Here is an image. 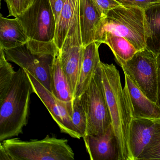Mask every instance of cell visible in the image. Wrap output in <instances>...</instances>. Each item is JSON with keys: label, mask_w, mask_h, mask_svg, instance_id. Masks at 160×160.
Wrapping results in <instances>:
<instances>
[{"label": "cell", "mask_w": 160, "mask_h": 160, "mask_svg": "<svg viewBox=\"0 0 160 160\" xmlns=\"http://www.w3.org/2000/svg\"><path fill=\"white\" fill-rule=\"evenodd\" d=\"M74 157L67 139L48 135L29 141L12 138L0 144L1 160H74Z\"/></svg>", "instance_id": "3957f363"}, {"label": "cell", "mask_w": 160, "mask_h": 160, "mask_svg": "<svg viewBox=\"0 0 160 160\" xmlns=\"http://www.w3.org/2000/svg\"><path fill=\"white\" fill-rule=\"evenodd\" d=\"M9 12V16L17 18L27 10L34 0H5Z\"/></svg>", "instance_id": "cb8c5ba5"}, {"label": "cell", "mask_w": 160, "mask_h": 160, "mask_svg": "<svg viewBox=\"0 0 160 160\" xmlns=\"http://www.w3.org/2000/svg\"><path fill=\"white\" fill-rule=\"evenodd\" d=\"M3 50L8 61L30 73L52 92L51 66L60 51L55 42L30 39L21 46Z\"/></svg>", "instance_id": "277c9868"}, {"label": "cell", "mask_w": 160, "mask_h": 160, "mask_svg": "<svg viewBox=\"0 0 160 160\" xmlns=\"http://www.w3.org/2000/svg\"><path fill=\"white\" fill-rule=\"evenodd\" d=\"M122 6L136 7L145 9L153 2L154 0H116Z\"/></svg>", "instance_id": "484cf974"}, {"label": "cell", "mask_w": 160, "mask_h": 160, "mask_svg": "<svg viewBox=\"0 0 160 160\" xmlns=\"http://www.w3.org/2000/svg\"><path fill=\"white\" fill-rule=\"evenodd\" d=\"M84 49L80 29L78 0L75 8L67 36L60 49L59 55L62 68L70 85L74 99Z\"/></svg>", "instance_id": "52a82bcc"}, {"label": "cell", "mask_w": 160, "mask_h": 160, "mask_svg": "<svg viewBox=\"0 0 160 160\" xmlns=\"http://www.w3.org/2000/svg\"><path fill=\"white\" fill-rule=\"evenodd\" d=\"M16 72L6 59L4 50L0 48V98L9 89Z\"/></svg>", "instance_id": "44dd1931"}, {"label": "cell", "mask_w": 160, "mask_h": 160, "mask_svg": "<svg viewBox=\"0 0 160 160\" xmlns=\"http://www.w3.org/2000/svg\"><path fill=\"white\" fill-rule=\"evenodd\" d=\"M33 88L23 68L16 72L5 95L0 98V141L16 137L23 132L29 114Z\"/></svg>", "instance_id": "7a4b0ae2"}, {"label": "cell", "mask_w": 160, "mask_h": 160, "mask_svg": "<svg viewBox=\"0 0 160 160\" xmlns=\"http://www.w3.org/2000/svg\"><path fill=\"white\" fill-rule=\"evenodd\" d=\"M100 44L93 42L84 47L83 58L76 88L75 98L80 97L89 86L100 64Z\"/></svg>", "instance_id": "5bb4252c"}, {"label": "cell", "mask_w": 160, "mask_h": 160, "mask_svg": "<svg viewBox=\"0 0 160 160\" xmlns=\"http://www.w3.org/2000/svg\"><path fill=\"white\" fill-rule=\"evenodd\" d=\"M155 2H160V0H154Z\"/></svg>", "instance_id": "f1b7e54d"}, {"label": "cell", "mask_w": 160, "mask_h": 160, "mask_svg": "<svg viewBox=\"0 0 160 160\" xmlns=\"http://www.w3.org/2000/svg\"><path fill=\"white\" fill-rule=\"evenodd\" d=\"M72 120L77 132L80 138L87 134V118L80 97H76L73 101Z\"/></svg>", "instance_id": "7402d4cb"}, {"label": "cell", "mask_w": 160, "mask_h": 160, "mask_svg": "<svg viewBox=\"0 0 160 160\" xmlns=\"http://www.w3.org/2000/svg\"><path fill=\"white\" fill-rule=\"evenodd\" d=\"M93 1L103 18L111 9L121 5L116 0H93Z\"/></svg>", "instance_id": "d4e9b609"}, {"label": "cell", "mask_w": 160, "mask_h": 160, "mask_svg": "<svg viewBox=\"0 0 160 160\" xmlns=\"http://www.w3.org/2000/svg\"><path fill=\"white\" fill-rule=\"evenodd\" d=\"M78 0H65L61 13L57 23L54 42L60 49L69 30L76 5Z\"/></svg>", "instance_id": "ffe728a7"}, {"label": "cell", "mask_w": 160, "mask_h": 160, "mask_svg": "<svg viewBox=\"0 0 160 160\" xmlns=\"http://www.w3.org/2000/svg\"><path fill=\"white\" fill-rule=\"evenodd\" d=\"M124 89L131 106L133 118H160V106L150 100L126 74Z\"/></svg>", "instance_id": "4fadbf2b"}, {"label": "cell", "mask_w": 160, "mask_h": 160, "mask_svg": "<svg viewBox=\"0 0 160 160\" xmlns=\"http://www.w3.org/2000/svg\"><path fill=\"white\" fill-rule=\"evenodd\" d=\"M158 66V101L157 104L160 106V53L157 56Z\"/></svg>", "instance_id": "83f0119b"}, {"label": "cell", "mask_w": 160, "mask_h": 160, "mask_svg": "<svg viewBox=\"0 0 160 160\" xmlns=\"http://www.w3.org/2000/svg\"><path fill=\"white\" fill-rule=\"evenodd\" d=\"M160 132V118H133L130 126L129 147L134 160H138L144 150Z\"/></svg>", "instance_id": "8fae6325"}, {"label": "cell", "mask_w": 160, "mask_h": 160, "mask_svg": "<svg viewBox=\"0 0 160 160\" xmlns=\"http://www.w3.org/2000/svg\"><path fill=\"white\" fill-rule=\"evenodd\" d=\"M25 71L32 84L33 92L45 106L61 132L69 135L73 138H81L74 127L66 104L58 99L30 73Z\"/></svg>", "instance_id": "30bf717a"}, {"label": "cell", "mask_w": 160, "mask_h": 160, "mask_svg": "<svg viewBox=\"0 0 160 160\" xmlns=\"http://www.w3.org/2000/svg\"><path fill=\"white\" fill-rule=\"evenodd\" d=\"M51 78L52 93L58 99L66 104L72 117L73 96L68 80L62 68L59 55L56 57L52 63Z\"/></svg>", "instance_id": "ac0fdd59"}, {"label": "cell", "mask_w": 160, "mask_h": 160, "mask_svg": "<svg viewBox=\"0 0 160 160\" xmlns=\"http://www.w3.org/2000/svg\"><path fill=\"white\" fill-rule=\"evenodd\" d=\"M30 40L17 18L10 19L0 16V48L10 49L21 46Z\"/></svg>", "instance_id": "2e32d148"}, {"label": "cell", "mask_w": 160, "mask_h": 160, "mask_svg": "<svg viewBox=\"0 0 160 160\" xmlns=\"http://www.w3.org/2000/svg\"><path fill=\"white\" fill-rule=\"evenodd\" d=\"M80 97L87 116L86 135H100L105 132L112 125V122L99 66L88 89Z\"/></svg>", "instance_id": "8992f818"}, {"label": "cell", "mask_w": 160, "mask_h": 160, "mask_svg": "<svg viewBox=\"0 0 160 160\" xmlns=\"http://www.w3.org/2000/svg\"><path fill=\"white\" fill-rule=\"evenodd\" d=\"M17 18L30 39L54 42L57 23L49 0H34L32 4Z\"/></svg>", "instance_id": "9c48e42d"}, {"label": "cell", "mask_w": 160, "mask_h": 160, "mask_svg": "<svg viewBox=\"0 0 160 160\" xmlns=\"http://www.w3.org/2000/svg\"><path fill=\"white\" fill-rule=\"evenodd\" d=\"M49 2L57 23L64 6L65 0H49Z\"/></svg>", "instance_id": "4316f807"}, {"label": "cell", "mask_w": 160, "mask_h": 160, "mask_svg": "<svg viewBox=\"0 0 160 160\" xmlns=\"http://www.w3.org/2000/svg\"><path fill=\"white\" fill-rule=\"evenodd\" d=\"M157 56L147 48L138 50L122 67L139 89L152 102L158 101Z\"/></svg>", "instance_id": "ba28073f"}, {"label": "cell", "mask_w": 160, "mask_h": 160, "mask_svg": "<svg viewBox=\"0 0 160 160\" xmlns=\"http://www.w3.org/2000/svg\"><path fill=\"white\" fill-rule=\"evenodd\" d=\"M95 42L100 44L104 43L107 45L121 67L123 66L126 62L132 58L138 51L127 39L110 32H106L101 34Z\"/></svg>", "instance_id": "d6986e66"}, {"label": "cell", "mask_w": 160, "mask_h": 160, "mask_svg": "<svg viewBox=\"0 0 160 160\" xmlns=\"http://www.w3.org/2000/svg\"><path fill=\"white\" fill-rule=\"evenodd\" d=\"M146 48L156 56L160 53V2L144 9Z\"/></svg>", "instance_id": "e0dca14e"}, {"label": "cell", "mask_w": 160, "mask_h": 160, "mask_svg": "<svg viewBox=\"0 0 160 160\" xmlns=\"http://www.w3.org/2000/svg\"><path fill=\"white\" fill-rule=\"evenodd\" d=\"M106 32L124 37L138 51L146 48L144 9L122 5L111 9L102 19L95 42Z\"/></svg>", "instance_id": "5b68a950"}, {"label": "cell", "mask_w": 160, "mask_h": 160, "mask_svg": "<svg viewBox=\"0 0 160 160\" xmlns=\"http://www.w3.org/2000/svg\"><path fill=\"white\" fill-rule=\"evenodd\" d=\"M79 18L84 47L95 42L98 27L103 18L93 0H79Z\"/></svg>", "instance_id": "9a60e30c"}, {"label": "cell", "mask_w": 160, "mask_h": 160, "mask_svg": "<svg viewBox=\"0 0 160 160\" xmlns=\"http://www.w3.org/2000/svg\"><path fill=\"white\" fill-rule=\"evenodd\" d=\"M91 160H119L117 138L112 125L100 135H88L83 138Z\"/></svg>", "instance_id": "7c38bea8"}, {"label": "cell", "mask_w": 160, "mask_h": 160, "mask_svg": "<svg viewBox=\"0 0 160 160\" xmlns=\"http://www.w3.org/2000/svg\"><path fill=\"white\" fill-rule=\"evenodd\" d=\"M139 160H160V132L144 150Z\"/></svg>", "instance_id": "603a6c76"}, {"label": "cell", "mask_w": 160, "mask_h": 160, "mask_svg": "<svg viewBox=\"0 0 160 160\" xmlns=\"http://www.w3.org/2000/svg\"><path fill=\"white\" fill-rule=\"evenodd\" d=\"M99 68L112 127L118 146L119 160H134L129 143L133 117L126 91L122 87L119 72L114 64L102 62Z\"/></svg>", "instance_id": "6da1fadb"}]
</instances>
